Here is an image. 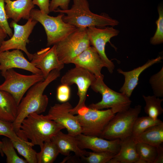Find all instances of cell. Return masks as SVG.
<instances>
[{"instance_id": "6da1fadb", "label": "cell", "mask_w": 163, "mask_h": 163, "mask_svg": "<svg viewBox=\"0 0 163 163\" xmlns=\"http://www.w3.org/2000/svg\"><path fill=\"white\" fill-rule=\"evenodd\" d=\"M60 75V71H52L43 81L35 84L28 90L18 106L17 114L15 121L12 123L14 128L17 134L23 120L32 113L38 114L44 112L48 103L47 96L43 94L44 90L51 82Z\"/></svg>"}, {"instance_id": "7a4b0ae2", "label": "cell", "mask_w": 163, "mask_h": 163, "mask_svg": "<svg viewBox=\"0 0 163 163\" xmlns=\"http://www.w3.org/2000/svg\"><path fill=\"white\" fill-rule=\"evenodd\" d=\"M64 129V126L51 120L48 115L34 113L23 120L18 135L26 141L30 139L34 145H39L40 148L44 142L50 140Z\"/></svg>"}, {"instance_id": "3957f363", "label": "cell", "mask_w": 163, "mask_h": 163, "mask_svg": "<svg viewBox=\"0 0 163 163\" xmlns=\"http://www.w3.org/2000/svg\"><path fill=\"white\" fill-rule=\"evenodd\" d=\"M73 4L71 8L66 10L57 9L54 12L66 14L62 17L66 23L77 28H87L90 27H103L107 26L114 27L119 22L104 13L98 15L90 10L87 0H73Z\"/></svg>"}, {"instance_id": "277c9868", "label": "cell", "mask_w": 163, "mask_h": 163, "mask_svg": "<svg viewBox=\"0 0 163 163\" xmlns=\"http://www.w3.org/2000/svg\"><path fill=\"white\" fill-rule=\"evenodd\" d=\"M63 14L56 17L51 16L33 8L30 18L40 23L43 26L47 36V46L56 44L75 31V26L65 22L62 19Z\"/></svg>"}, {"instance_id": "5b68a950", "label": "cell", "mask_w": 163, "mask_h": 163, "mask_svg": "<svg viewBox=\"0 0 163 163\" xmlns=\"http://www.w3.org/2000/svg\"><path fill=\"white\" fill-rule=\"evenodd\" d=\"M141 109L142 106L138 105L117 113L109 122L99 137L109 140H122L131 136L133 124Z\"/></svg>"}, {"instance_id": "8992f818", "label": "cell", "mask_w": 163, "mask_h": 163, "mask_svg": "<svg viewBox=\"0 0 163 163\" xmlns=\"http://www.w3.org/2000/svg\"><path fill=\"white\" fill-rule=\"evenodd\" d=\"M116 113L111 109L96 110L86 106L78 111L76 117L84 135L99 137Z\"/></svg>"}, {"instance_id": "52a82bcc", "label": "cell", "mask_w": 163, "mask_h": 163, "mask_svg": "<svg viewBox=\"0 0 163 163\" xmlns=\"http://www.w3.org/2000/svg\"><path fill=\"white\" fill-rule=\"evenodd\" d=\"M104 77L96 78L90 86L94 91L101 94V100L97 103L91 104L88 107L99 110L110 108L116 113L128 109L130 107L132 103L129 98L124 94L115 91L108 87L104 83Z\"/></svg>"}, {"instance_id": "ba28073f", "label": "cell", "mask_w": 163, "mask_h": 163, "mask_svg": "<svg viewBox=\"0 0 163 163\" xmlns=\"http://www.w3.org/2000/svg\"><path fill=\"white\" fill-rule=\"evenodd\" d=\"M91 45L87 28H77L65 39L56 44V51L62 62L64 64L71 63Z\"/></svg>"}, {"instance_id": "9c48e42d", "label": "cell", "mask_w": 163, "mask_h": 163, "mask_svg": "<svg viewBox=\"0 0 163 163\" xmlns=\"http://www.w3.org/2000/svg\"><path fill=\"white\" fill-rule=\"evenodd\" d=\"M2 76L5 80L0 85V90L11 94L18 105L25 93L31 87L45 79L42 74L24 75L18 73L13 69L8 70Z\"/></svg>"}, {"instance_id": "30bf717a", "label": "cell", "mask_w": 163, "mask_h": 163, "mask_svg": "<svg viewBox=\"0 0 163 163\" xmlns=\"http://www.w3.org/2000/svg\"><path fill=\"white\" fill-rule=\"evenodd\" d=\"M95 79L93 74L77 66L69 70L62 77L61 80L62 84L69 86L75 84L78 87L79 101L76 106L71 109V113L77 114L79 109L86 106L85 103L88 89Z\"/></svg>"}, {"instance_id": "8fae6325", "label": "cell", "mask_w": 163, "mask_h": 163, "mask_svg": "<svg viewBox=\"0 0 163 163\" xmlns=\"http://www.w3.org/2000/svg\"><path fill=\"white\" fill-rule=\"evenodd\" d=\"M23 25L18 24L12 21L9 26L14 29V33L10 38L4 40L0 46V52L17 49L24 52L29 60H31L33 54L30 53L26 48L29 43V37L38 22L30 18Z\"/></svg>"}, {"instance_id": "7c38bea8", "label": "cell", "mask_w": 163, "mask_h": 163, "mask_svg": "<svg viewBox=\"0 0 163 163\" xmlns=\"http://www.w3.org/2000/svg\"><path fill=\"white\" fill-rule=\"evenodd\" d=\"M87 33L91 45L96 49L105 63L109 72L112 73L114 69V65L107 56L105 47L106 43L110 42L112 37L118 34L119 31L112 26L104 28L94 27L87 28Z\"/></svg>"}, {"instance_id": "4fadbf2b", "label": "cell", "mask_w": 163, "mask_h": 163, "mask_svg": "<svg viewBox=\"0 0 163 163\" xmlns=\"http://www.w3.org/2000/svg\"><path fill=\"white\" fill-rule=\"evenodd\" d=\"M73 108L69 102L56 104L50 107L47 115L51 120L64 126L68 134L75 136L82 133V129L76 116L70 112Z\"/></svg>"}, {"instance_id": "5bb4252c", "label": "cell", "mask_w": 163, "mask_h": 163, "mask_svg": "<svg viewBox=\"0 0 163 163\" xmlns=\"http://www.w3.org/2000/svg\"><path fill=\"white\" fill-rule=\"evenodd\" d=\"M56 44L51 48L41 49L33 54L30 62L36 68L40 69L44 79L53 70H62L64 64L59 59L56 51Z\"/></svg>"}, {"instance_id": "9a60e30c", "label": "cell", "mask_w": 163, "mask_h": 163, "mask_svg": "<svg viewBox=\"0 0 163 163\" xmlns=\"http://www.w3.org/2000/svg\"><path fill=\"white\" fill-rule=\"evenodd\" d=\"M0 64L2 75L8 70L14 68L24 69L33 74H42L40 69L25 58L22 51L19 50L0 52Z\"/></svg>"}, {"instance_id": "2e32d148", "label": "cell", "mask_w": 163, "mask_h": 163, "mask_svg": "<svg viewBox=\"0 0 163 163\" xmlns=\"http://www.w3.org/2000/svg\"><path fill=\"white\" fill-rule=\"evenodd\" d=\"M75 136L78 146L82 149H88L94 152H109L116 154L120 149V139L109 140L82 133Z\"/></svg>"}, {"instance_id": "e0dca14e", "label": "cell", "mask_w": 163, "mask_h": 163, "mask_svg": "<svg viewBox=\"0 0 163 163\" xmlns=\"http://www.w3.org/2000/svg\"><path fill=\"white\" fill-rule=\"evenodd\" d=\"M75 66L82 68L93 74L96 78L104 77L101 70L106 66L96 49L90 46L72 62Z\"/></svg>"}, {"instance_id": "ac0fdd59", "label": "cell", "mask_w": 163, "mask_h": 163, "mask_svg": "<svg viewBox=\"0 0 163 163\" xmlns=\"http://www.w3.org/2000/svg\"><path fill=\"white\" fill-rule=\"evenodd\" d=\"M162 57L159 56L154 59L149 60L141 66L129 71H124L120 69H117L118 72L124 77V82L120 91L129 98L134 89L138 84L139 78L141 73L152 65L160 62Z\"/></svg>"}, {"instance_id": "d6986e66", "label": "cell", "mask_w": 163, "mask_h": 163, "mask_svg": "<svg viewBox=\"0 0 163 163\" xmlns=\"http://www.w3.org/2000/svg\"><path fill=\"white\" fill-rule=\"evenodd\" d=\"M57 147L59 153L69 156L70 152L75 153L76 156L81 158L88 155L89 152L80 149L78 145L75 136L59 131L51 139Z\"/></svg>"}, {"instance_id": "ffe728a7", "label": "cell", "mask_w": 163, "mask_h": 163, "mask_svg": "<svg viewBox=\"0 0 163 163\" xmlns=\"http://www.w3.org/2000/svg\"><path fill=\"white\" fill-rule=\"evenodd\" d=\"M7 18L11 19L17 23L21 19L28 20L34 5L32 0H4Z\"/></svg>"}, {"instance_id": "44dd1931", "label": "cell", "mask_w": 163, "mask_h": 163, "mask_svg": "<svg viewBox=\"0 0 163 163\" xmlns=\"http://www.w3.org/2000/svg\"><path fill=\"white\" fill-rule=\"evenodd\" d=\"M132 136L121 140L120 150L108 163H136L139 159Z\"/></svg>"}, {"instance_id": "7402d4cb", "label": "cell", "mask_w": 163, "mask_h": 163, "mask_svg": "<svg viewBox=\"0 0 163 163\" xmlns=\"http://www.w3.org/2000/svg\"><path fill=\"white\" fill-rule=\"evenodd\" d=\"M18 105L12 95L0 90V119L13 123L17 114Z\"/></svg>"}, {"instance_id": "603a6c76", "label": "cell", "mask_w": 163, "mask_h": 163, "mask_svg": "<svg viewBox=\"0 0 163 163\" xmlns=\"http://www.w3.org/2000/svg\"><path fill=\"white\" fill-rule=\"evenodd\" d=\"M132 136L136 143H145L157 148L163 142V123L150 127L138 136Z\"/></svg>"}, {"instance_id": "cb8c5ba5", "label": "cell", "mask_w": 163, "mask_h": 163, "mask_svg": "<svg viewBox=\"0 0 163 163\" xmlns=\"http://www.w3.org/2000/svg\"><path fill=\"white\" fill-rule=\"evenodd\" d=\"M40 149L37 153V163H53L59 154L56 145L51 140L44 142Z\"/></svg>"}, {"instance_id": "d4e9b609", "label": "cell", "mask_w": 163, "mask_h": 163, "mask_svg": "<svg viewBox=\"0 0 163 163\" xmlns=\"http://www.w3.org/2000/svg\"><path fill=\"white\" fill-rule=\"evenodd\" d=\"M146 104L144 110L148 116L154 119H158V117L163 112L161 106L163 99H160L154 95L146 96L142 95Z\"/></svg>"}, {"instance_id": "484cf974", "label": "cell", "mask_w": 163, "mask_h": 163, "mask_svg": "<svg viewBox=\"0 0 163 163\" xmlns=\"http://www.w3.org/2000/svg\"><path fill=\"white\" fill-rule=\"evenodd\" d=\"M11 140L15 149L25 158L27 163H37V152L32 148L34 146L32 143L25 140L21 141Z\"/></svg>"}, {"instance_id": "4316f807", "label": "cell", "mask_w": 163, "mask_h": 163, "mask_svg": "<svg viewBox=\"0 0 163 163\" xmlns=\"http://www.w3.org/2000/svg\"><path fill=\"white\" fill-rule=\"evenodd\" d=\"M136 148L139 159L136 163H153L157 154L156 147L142 143H137Z\"/></svg>"}, {"instance_id": "83f0119b", "label": "cell", "mask_w": 163, "mask_h": 163, "mask_svg": "<svg viewBox=\"0 0 163 163\" xmlns=\"http://www.w3.org/2000/svg\"><path fill=\"white\" fill-rule=\"evenodd\" d=\"M163 123V122L160 119H154L148 116L138 117L133 124L132 136H138L150 127Z\"/></svg>"}, {"instance_id": "f1b7e54d", "label": "cell", "mask_w": 163, "mask_h": 163, "mask_svg": "<svg viewBox=\"0 0 163 163\" xmlns=\"http://www.w3.org/2000/svg\"><path fill=\"white\" fill-rule=\"evenodd\" d=\"M2 150L6 157L8 163H27L25 160L20 157L17 154L11 139L6 137L2 139Z\"/></svg>"}, {"instance_id": "f546056e", "label": "cell", "mask_w": 163, "mask_h": 163, "mask_svg": "<svg viewBox=\"0 0 163 163\" xmlns=\"http://www.w3.org/2000/svg\"><path fill=\"white\" fill-rule=\"evenodd\" d=\"M115 155L109 152H89L87 156L81 158L88 163H108Z\"/></svg>"}, {"instance_id": "4dcf8cb0", "label": "cell", "mask_w": 163, "mask_h": 163, "mask_svg": "<svg viewBox=\"0 0 163 163\" xmlns=\"http://www.w3.org/2000/svg\"><path fill=\"white\" fill-rule=\"evenodd\" d=\"M159 17L156 21L157 28L153 36L150 39L151 43L153 45H158L163 42V8L160 5L158 7Z\"/></svg>"}, {"instance_id": "1f68e13d", "label": "cell", "mask_w": 163, "mask_h": 163, "mask_svg": "<svg viewBox=\"0 0 163 163\" xmlns=\"http://www.w3.org/2000/svg\"><path fill=\"white\" fill-rule=\"evenodd\" d=\"M149 82L154 95L157 97H163V67L150 78Z\"/></svg>"}, {"instance_id": "d6a6232c", "label": "cell", "mask_w": 163, "mask_h": 163, "mask_svg": "<svg viewBox=\"0 0 163 163\" xmlns=\"http://www.w3.org/2000/svg\"><path fill=\"white\" fill-rule=\"evenodd\" d=\"M0 135L5 136L11 140L21 141L23 140L17 135L13 126L12 123L0 119Z\"/></svg>"}, {"instance_id": "836d02e7", "label": "cell", "mask_w": 163, "mask_h": 163, "mask_svg": "<svg viewBox=\"0 0 163 163\" xmlns=\"http://www.w3.org/2000/svg\"><path fill=\"white\" fill-rule=\"evenodd\" d=\"M4 0H0V26L10 37L13 35L12 29L8 24L5 9Z\"/></svg>"}, {"instance_id": "e575fe53", "label": "cell", "mask_w": 163, "mask_h": 163, "mask_svg": "<svg viewBox=\"0 0 163 163\" xmlns=\"http://www.w3.org/2000/svg\"><path fill=\"white\" fill-rule=\"evenodd\" d=\"M70 90L69 86L62 84L59 86L57 90V98L61 102H67L69 99Z\"/></svg>"}, {"instance_id": "d590c367", "label": "cell", "mask_w": 163, "mask_h": 163, "mask_svg": "<svg viewBox=\"0 0 163 163\" xmlns=\"http://www.w3.org/2000/svg\"><path fill=\"white\" fill-rule=\"evenodd\" d=\"M70 0H51L50 3V12L54 11L59 7L62 10L69 9V6Z\"/></svg>"}, {"instance_id": "8d00e7d4", "label": "cell", "mask_w": 163, "mask_h": 163, "mask_svg": "<svg viewBox=\"0 0 163 163\" xmlns=\"http://www.w3.org/2000/svg\"><path fill=\"white\" fill-rule=\"evenodd\" d=\"M32 2L34 5H37L39 7L42 12L47 14L50 12L49 0H32Z\"/></svg>"}, {"instance_id": "74e56055", "label": "cell", "mask_w": 163, "mask_h": 163, "mask_svg": "<svg viewBox=\"0 0 163 163\" xmlns=\"http://www.w3.org/2000/svg\"><path fill=\"white\" fill-rule=\"evenodd\" d=\"M157 154L156 158L153 163H163V148L160 145L158 147L156 148Z\"/></svg>"}, {"instance_id": "f35d334b", "label": "cell", "mask_w": 163, "mask_h": 163, "mask_svg": "<svg viewBox=\"0 0 163 163\" xmlns=\"http://www.w3.org/2000/svg\"><path fill=\"white\" fill-rule=\"evenodd\" d=\"M7 34L5 31L0 26V46L2 42L5 40L7 37Z\"/></svg>"}, {"instance_id": "ab89813d", "label": "cell", "mask_w": 163, "mask_h": 163, "mask_svg": "<svg viewBox=\"0 0 163 163\" xmlns=\"http://www.w3.org/2000/svg\"><path fill=\"white\" fill-rule=\"evenodd\" d=\"M2 141H0V153L1 155L2 156H3L4 154L2 150Z\"/></svg>"}, {"instance_id": "60d3db41", "label": "cell", "mask_w": 163, "mask_h": 163, "mask_svg": "<svg viewBox=\"0 0 163 163\" xmlns=\"http://www.w3.org/2000/svg\"><path fill=\"white\" fill-rule=\"evenodd\" d=\"M0 72H1V70H0Z\"/></svg>"}]
</instances>
